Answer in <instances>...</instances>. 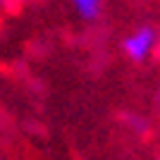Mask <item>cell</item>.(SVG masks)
Returning a JSON list of instances; mask_svg holds the SVG:
<instances>
[{
	"instance_id": "cell-1",
	"label": "cell",
	"mask_w": 160,
	"mask_h": 160,
	"mask_svg": "<svg viewBox=\"0 0 160 160\" xmlns=\"http://www.w3.org/2000/svg\"><path fill=\"white\" fill-rule=\"evenodd\" d=\"M158 48V29L153 24H141L122 38V53L134 65H146Z\"/></svg>"
},
{
	"instance_id": "cell-2",
	"label": "cell",
	"mask_w": 160,
	"mask_h": 160,
	"mask_svg": "<svg viewBox=\"0 0 160 160\" xmlns=\"http://www.w3.org/2000/svg\"><path fill=\"white\" fill-rule=\"evenodd\" d=\"M72 10L77 12V17L84 22H96L103 14V5L105 0H69Z\"/></svg>"
}]
</instances>
